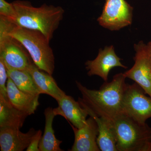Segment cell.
Returning a JSON list of instances; mask_svg holds the SVG:
<instances>
[{
    "label": "cell",
    "mask_w": 151,
    "mask_h": 151,
    "mask_svg": "<svg viewBox=\"0 0 151 151\" xmlns=\"http://www.w3.org/2000/svg\"><path fill=\"white\" fill-rule=\"evenodd\" d=\"M8 78L6 68L3 61L0 60V97H2L6 101L9 102L6 84Z\"/></svg>",
    "instance_id": "cell-19"
},
{
    "label": "cell",
    "mask_w": 151,
    "mask_h": 151,
    "mask_svg": "<svg viewBox=\"0 0 151 151\" xmlns=\"http://www.w3.org/2000/svg\"><path fill=\"white\" fill-rule=\"evenodd\" d=\"M22 45L10 36L0 34V60L7 70H26L31 63Z\"/></svg>",
    "instance_id": "cell-8"
},
{
    "label": "cell",
    "mask_w": 151,
    "mask_h": 151,
    "mask_svg": "<svg viewBox=\"0 0 151 151\" xmlns=\"http://www.w3.org/2000/svg\"><path fill=\"white\" fill-rule=\"evenodd\" d=\"M26 70L31 75L40 94H47L57 101L66 94L58 86L52 75L41 70L34 63L29 64Z\"/></svg>",
    "instance_id": "cell-15"
},
{
    "label": "cell",
    "mask_w": 151,
    "mask_h": 151,
    "mask_svg": "<svg viewBox=\"0 0 151 151\" xmlns=\"http://www.w3.org/2000/svg\"><path fill=\"white\" fill-rule=\"evenodd\" d=\"M29 115L14 108L11 103L0 97V127L20 129Z\"/></svg>",
    "instance_id": "cell-16"
},
{
    "label": "cell",
    "mask_w": 151,
    "mask_h": 151,
    "mask_svg": "<svg viewBox=\"0 0 151 151\" xmlns=\"http://www.w3.org/2000/svg\"><path fill=\"white\" fill-rule=\"evenodd\" d=\"M12 3L17 15L12 22L22 27L40 32L50 41L63 19V8L46 4L36 7L28 1L20 0Z\"/></svg>",
    "instance_id": "cell-3"
},
{
    "label": "cell",
    "mask_w": 151,
    "mask_h": 151,
    "mask_svg": "<svg viewBox=\"0 0 151 151\" xmlns=\"http://www.w3.org/2000/svg\"><path fill=\"white\" fill-rule=\"evenodd\" d=\"M121 59L115 53L113 45L106 47L104 50L100 49L97 57L92 60H88L85 63L89 76L97 75L105 81H108L109 72L113 68L121 67L127 68L122 64Z\"/></svg>",
    "instance_id": "cell-9"
},
{
    "label": "cell",
    "mask_w": 151,
    "mask_h": 151,
    "mask_svg": "<svg viewBox=\"0 0 151 151\" xmlns=\"http://www.w3.org/2000/svg\"><path fill=\"white\" fill-rule=\"evenodd\" d=\"M147 46L149 52H150V55L151 58V42H150L148 44V45H147Z\"/></svg>",
    "instance_id": "cell-22"
},
{
    "label": "cell",
    "mask_w": 151,
    "mask_h": 151,
    "mask_svg": "<svg viewBox=\"0 0 151 151\" xmlns=\"http://www.w3.org/2000/svg\"><path fill=\"white\" fill-rule=\"evenodd\" d=\"M45 127L43 136L42 137L39 148L40 151H62L60 146L62 141L58 139L54 134L52 128L53 119L56 116L54 109L47 108L45 110Z\"/></svg>",
    "instance_id": "cell-17"
},
{
    "label": "cell",
    "mask_w": 151,
    "mask_h": 151,
    "mask_svg": "<svg viewBox=\"0 0 151 151\" xmlns=\"http://www.w3.org/2000/svg\"><path fill=\"white\" fill-rule=\"evenodd\" d=\"M16 12L12 3L5 0H0V16L6 18L13 22L16 17Z\"/></svg>",
    "instance_id": "cell-20"
},
{
    "label": "cell",
    "mask_w": 151,
    "mask_h": 151,
    "mask_svg": "<svg viewBox=\"0 0 151 151\" xmlns=\"http://www.w3.org/2000/svg\"><path fill=\"white\" fill-rule=\"evenodd\" d=\"M0 34L10 36L17 41L27 50L38 68L52 75L55 69L54 54L49 41L42 33L22 27L0 16Z\"/></svg>",
    "instance_id": "cell-2"
},
{
    "label": "cell",
    "mask_w": 151,
    "mask_h": 151,
    "mask_svg": "<svg viewBox=\"0 0 151 151\" xmlns=\"http://www.w3.org/2000/svg\"><path fill=\"white\" fill-rule=\"evenodd\" d=\"M6 86L8 97L11 105L29 116L34 114L40 105V95H32L22 92L9 78H8Z\"/></svg>",
    "instance_id": "cell-14"
},
{
    "label": "cell",
    "mask_w": 151,
    "mask_h": 151,
    "mask_svg": "<svg viewBox=\"0 0 151 151\" xmlns=\"http://www.w3.org/2000/svg\"><path fill=\"white\" fill-rule=\"evenodd\" d=\"M71 125L75 140L70 151H100L97 145V138L99 134L97 123L90 117L86 120V124L80 129Z\"/></svg>",
    "instance_id": "cell-10"
},
{
    "label": "cell",
    "mask_w": 151,
    "mask_h": 151,
    "mask_svg": "<svg viewBox=\"0 0 151 151\" xmlns=\"http://www.w3.org/2000/svg\"><path fill=\"white\" fill-rule=\"evenodd\" d=\"M8 77L13 81L16 86L22 92L34 95L40 93L32 77L27 70H7Z\"/></svg>",
    "instance_id": "cell-18"
},
{
    "label": "cell",
    "mask_w": 151,
    "mask_h": 151,
    "mask_svg": "<svg viewBox=\"0 0 151 151\" xmlns=\"http://www.w3.org/2000/svg\"><path fill=\"white\" fill-rule=\"evenodd\" d=\"M78 102L83 108H85L90 117L95 120L98 126L99 134L97 138V143L100 150L102 151H118L115 132L112 124L109 120L97 116L85 105L78 97Z\"/></svg>",
    "instance_id": "cell-13"
},
{
    "label": "cell",
    "mask_w": 151,
    "mask_h": 151,
    "mask_svg": "<svg viewBox=\"0 0 151 151\" xmlns=\"http://www.w3.org/2000/svg\"><path fill=\"white\" fill-rule=\"evenodd\" d=\"M20 129L0 127V147L1 151H23L29 147L37 131L34 128L27 133Z\"/></svg>",
    "instance_id": "cell-11"
},
{
    "label": "cell",
    "mask_w": 151,
    "mask_h": 151,
    "mask_svg": "<svg viewBox=\"0 0 151 151\" xmlns=\"http://www.w3.org/2000/svg\"><path fill=\"white\" fill-rule=\"evenodd\" d=\"M134 49V64L124 75L134 81L151 98V58L147 46L140 41L135 45Z\"/></svg>",
    "instance_id": "cell-7"
},
{
    "label": "cell",
    "mask_w": 151,
    "mask_h": 151,
    "mask_svg": "<svg viewBox=\"0 0 151 151\" xmlns=\"http://www.w3.org/2000/svg\"><path fill=\"white\" fill-rule=\"evenodd\" d=\"M145 94L137 83L127 84L123 99L124 114L142 124L151 117V98Z\"/></svg>",
    "instance_id": "cell-5"
},
{
    "label": "cell",
    "mask_w": 151,
    "mask_h": 151,
    "mask_svg": "<svg viewBox=\"0 0 151 151\" xmlns=\"http://www.w3.org/2000/svg\"><path fill=\"white\" fill-rule=\"evenodd\" d=\"M132 7L125 0H106L99 24L111 31L119 30L132 24Z\"/></svg>",
    "instance_id": "cell-6"
},
{
    "label": "cell",
    "mask_w": 151,
    "mask_h": 151,
    "mask_svg": "<svg viewBox=\"0 0 151 151\" xmlns=\"http://www.w3.org/2000/svg\"><path fill=\"white\" fill-rule=\"evenodd\" d=\"M118 151H151V128L122 113L110 121Z\"/></svg>",
    "instance_id": "cell-4"
},
{
    "label": "cell",
    "mask_w": 151,
    "mask_h": 151,
    "mask_svg": "<svg viewBox=\"0 0 151 151\" xmlns=\"http://www.w3.org/2000/svg\"><path fill=\"white\" fill-rule=\"evenodd\" d=\"M57 102L58 106L54 109L56 116H63L77 129L85 125L89 114L78 101H75L73 97L65 94Z\"/></svg>",
    "instance_id": "cell-12"
},
{
    "label": "cell",
    "mask_w": 151,
    "mask_h": 151,
    "mask_svg": "<svg viewBox=\"0 0 151 151\" xmlns=\"http://www.w3.org/2000/svg\"><path fill=\"white\" fill-rule=\"evenodd\" d=\"M42 137V132L40 130L37 131L36 133L34 136L30 144L26 149L27 151H40V142Z\"/></svg>",
    "instance_id": "cell-21"
},
{
    "label": "cell",
    "mask_w": 151,
    "mask_h": 151,
    "mask_svg": "<svg viewBox=\"0 0 151 151\" xmlns=\"http://www.w3.org/2000/svg\"><path fill=\"white\" fill-rule=\"evenodd\" d=\"M124 73L113 76L110 82L105 81L99 90H92L76 81V86L82 95L81 100L95 114L111 121L124 113V92L127 84Z\"/></svg>",
    "instance_id": "cell-1"
}]
</instances>
